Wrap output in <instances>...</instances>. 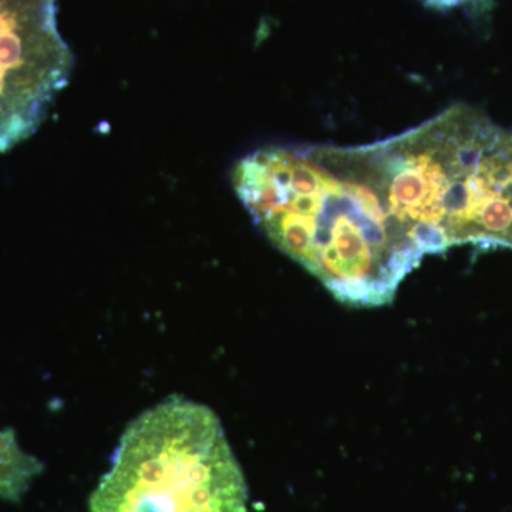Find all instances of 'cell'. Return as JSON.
Masks as SVG:
<instances>
[{"mask_svg": "<svg viewBox=\"0 0 512 512\" xmlns=\"http://www.w3.org/2000/svg\"><path fill=\"white\" fill-rule=\"evenodd\" d=\"M231 178L266 237L343 303H389L424 258L387 214L357 147L261 148Z\"/></svg>", "mask_w": 512, "mask_h": 512, "instance_id": "1", "label": "cell"}, {"mask_svg": "<svg viewBox=\"0 0 512 512\" xmlns=\"http://www.w3.org/2000/svg\"><path fill=\"white\" fill-rule=\"evenodd\" d=\"M247 484L210 407L171 396L124 430L90 512H247Z\"/></svg>", "mask_w": 512, "mask_h": 512, "instance_id": "2", "label": "cell"}, {"mask_svg": "<svg viewBox=\"0 0 512 512\" xmlns=\"http://www.w3.org/2000/svg\"><path fill=\"white\" fill-rule=\"evenodd\" d=\"M72 70L56 0H0V153L36 133Z\"/></svg>", "mask_w": 512, "mask_h": 512, "instance_id": "3", "label": "cell"}]
</instances>
